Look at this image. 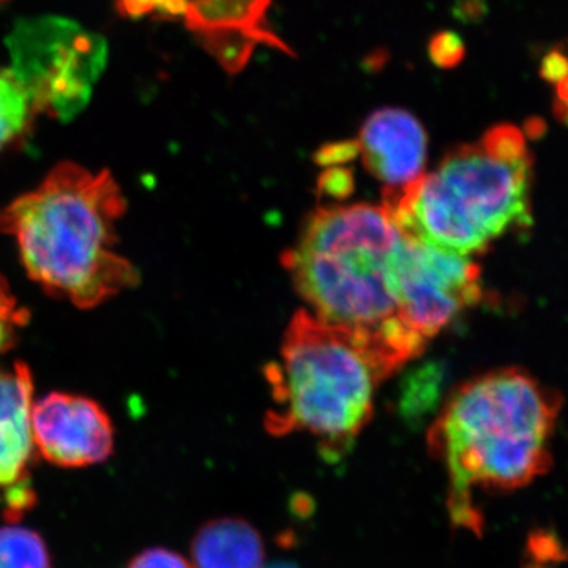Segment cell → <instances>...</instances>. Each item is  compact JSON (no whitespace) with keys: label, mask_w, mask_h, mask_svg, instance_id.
Instances as JSON below:
<instances>
[{"label":"cell","mask_w":568,"mask_h":568,"mask_svg":"<svg viewBox=\"0 0 568 568\" xmlns=\"http://www.w3.org/2000/svg\"><path fill=\"white\" fill-rule=\"evenodd\" d=\"M0 2H6V0H0Z\"/></svg>","instance_id":"cell-21"},{"label":"cell","mask_w":568,"mask_h":568,"mask_svg":"<svg viewBox=\"0 0 568 568\" xmlns=\"http://www.w3.org/2000/svg\"><path fill=\"white\" fill-rule=\"evenodd\" d=\"M396 293L402 323L428 343L455 317L478 304L484 293L480 267L473 257L405 234L396 267Z\"/></svg>","instance_id":"cell-7"},{"label":"cell","mask_w":568,"mask_h":568,"mask_svg":"<svg viewBox=\"0 0 568 568\" xmlns=\"http://www.w3.org/2000/svg\"><path fill=\"white\" fill-rule=\"evenodd\" d=\"M28 321V310L22 308L11 293L9 283L0 275V355L13 347Z\"/></svg>","instance_id":"cell-15"},{"label":"cell","mask_w":568,"mask_h":568,"mask_svg":"<svg viewBox=\"0 0 568 568\" xmlns=\"http://www.w3.org/2000/svg\"><path fill=\"white\" fill-rule=\"evenodd\" d=\"M33 381L22 362L0 369V488L24 480L33 454Z\"/></svg>","instance_id":"cell-11"},{"label":"cell","mask_w":568,"mask_h":568,"mask_svg":"<svg viewBox=\"0 0 568 568\" xmlns=\"http://www.w3.org/2000/svg\"><path fill=\"white\" fill-rule=\"evenodd\" d=\"M125 211L121 186L108 171L61 163L0 211V231L17 242L33 282L93 308L140 282L134 265L115 250Z\"/></svg>","instance_id":"cell-3"},{"label":"cell","mask_w":568,"mask_h":568,"mask_svg":"<svg viewBox=\"0 0 568 568\" xmlns=\"http://www.w3.org/2000/svg\"><path fill=\"white\" fill-rule=\"evenodd\" d=\"M189 0H125L126 11L130 13H153L159 11L163 14H182L185 13Z\"/></svg>","instance_id":"cell-18"},{"label":"cell","mask_w":568,"mask_h":568,"mask_svg":"<svg viewBox=\"0 0 568 568\" xmlns=\"http://www.w3.org/2000/svg\"><path fill=\"white\" fill-rule=\"evenodd\" d=\"M541 77L558 85L568 77V52L555 50L548 52L541 61Z\"/></svg>","instance_id":"cell-19"},{"label":"cell","mask_w":568,"mask_h":568,"mask_svg":"<svg viewBox=\"0 0 568 568\" xmlns=\"http://www.w3.org/2000/svg\"><path fill=\"white\" fill-rule=\"evenodd\" d=\"M36 114L31 97L17 74L0 67V151L26 136Z\"/></svg>","instance_id":"cell-13"},{"label":"cell","mask_w":568,"mask_h":568,"mask_svg":"<svg viewBox=\"0 0 568 568\" xmlns=\"http://www.w3.org/2000/svg\"><path fill=\"white\" fill-rule=\"evenodd\" d=\"M353 141L366 173L383 185L384 205L425 174L428 134L409 111L381 108L368 115Z\"/></svg>","instance_id":"cell-9"},{"label":"cell","mask_w":568,"mask_h":568,"mask_svg":"<svg viewBox=\"0 0 568 568\" xmlns=\"http://www.w3.org/2000/svg\"><path fill=\"white\" fill-rule=\"evenodd\" d=\"M403 242L386 205L328 204L316 209L283 254L306 312L355 336L388 377L426 346L399 317L396 267Z\"/></svg>","instance_id":"cell-1"},{"label":"cell","mask_w":568,"mask_h":568,"mask_svg":"<svg viewBox=\"0 0 568 568\" xmlns=\"http://www.w3.org/2000/svg\"><path fill=\"white\" fill-rule=\"evenodd\" d=\"M33 446L59 467L99 465L114 447L111 418L85 396L52 392L32 407Z\"/></svg>","instance_id":"cell-8"},{"label":"cell","mask_w":568,"mask_h":568,"mask_svg":"<svg viewBox=\"0 0 568 568\" xmlns=\"http://www.w3.org/2000/svg\"><path fill=\"white\" fill-rule=\"evenodd\" d=\"M265 377L274 399L265 429L274 436L306 433L331 462L353 448L372 420L376 388L388 379L355 336L306 310L291 320Z\"/></svg>","instance_id":"cell-5"},{"label":"cell","mask_w":568,"mask_h":568,"mask_svg":"<svg viewBox=\"0 0 568 568\" xmlns=\"http://www.w3.org/2000/svg\"><path fill=\"white\" fill-rule=\"evenodd\" d=\"M129 568H193V566L171 549L151 548L138 555L129 564Z\"/></svg>","instance_id":"cell-17"},{"label":"cell","mask_w":568,"mask_h":568,"mask_svg":"<svg viewBox=\"0 0 568 568\" xmlns=\"http://www.w3.org/2000/svg\"><path fill=\"white\" fill-rule=\"evenodd\" d=\"M102 44L63 21H37L11 40L13 73L37 114L69 119L89 102L102 69Z\"/></svg>","instance_id":"cell-6"},{"label":"cell","mask_w":568,"mask_h":568,"mask_svg":"<svg viewBox=\"0 0 568 568\" xmlns=\"http://www.w3.org/2000/svg\"><path fill=\"white\" fill-rule=\"evenodd\" d=\"M268 2L271 0H189L183 18L227 70L237 71L248 61L254 44L284 48L275 36L264 31L263 18Z\"/></svg>","instance_id":"cell-10"},{"label":"cell","mask_w":568,"mask_h":568,"mask_svg":"<svg viewBox=\"0 0 568 568\" xmlns=\"http://www.w3.org/2000/svg\"><path fill=\"white\" fill-rule=\"evenodd\" d=\"M530 183L532 156L525 133L500 123L448 152L386 207L409 237L473 257L510 231L529 226Z\"/></svg>","instance_id":"cell-4"},{"label":"cell","mask_w":568,"mask_h":568,"mask_svg":"<svg viewBox=\"0 0 568 568\" xmlns=\"http://www.w3.org/2000/svg\"><path fill=\"white\" fill-rule=\"evenodd\" d=\"M559 406L558 396L517 368L495 369L450 395L426 440L446 469L455 528L480 532L477 488H521L548 469Z\"/></svg>","instance_id":"cell-2"},{"label":"cell","mask_w":568,"mask_h":568,"mask_svg":"<svg viewBox=\"0 0 568 568\" xmlns=\"http://www.w3.org/2000/svg\"><path fill=\"white\" fill-rule=\"evenodd\" d=\"M0 568H52L40 534L13 525L0 528Z\"/></svg>","instance_id":"cell-14"},{"label":"cell","mask_w":568,"mask_h":568,"mask_svg":"<svg viewBox=\"0 0 568 568\" xmlns=\"http://www.w3.org/2000/svg\"><path fill=\"white\" fill-rule=\"evenodd\" d=\"M556 89H558L559 103L568 104V77L566 80L560 81Z\"/></svg>","instance_id":"cell-20"},{"label":"cell","mask_w":568,"mask_h":568,"mask_svg":"<svg viewBox=\"0 0 568 568\" xmlns=\"http://www.w3.org/2000/svg\"><path fill=\"white\" fill-rule=\"evenodd\" d=\"M193 568H264L263 537L241 518H220L193 538Z\"/></svg>","instance_id":"cell-12"},{"label":"cell","mask_w":568,"mask_h":568,"mask_svg":"<svg viewBox=\"0 0 568 568\" xmlns=\"http://www.w3.org/2000/svg\"><path fill=\"white\" fill-rule=\"evenodd\" d=\"M428 54L432 62L439 69H454L465 59L466 47L458 33L437 32L429 39Z\"/></svg>","instance_id":"cell-16"}]
</instances>
